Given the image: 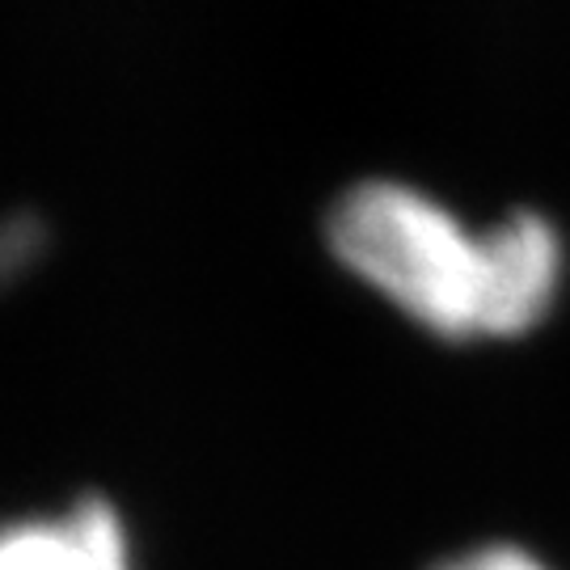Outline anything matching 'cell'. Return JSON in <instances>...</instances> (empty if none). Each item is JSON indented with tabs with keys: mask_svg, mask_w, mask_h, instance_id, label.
Here are the masks:
<instances>
[{
	"mask_svg": "<svg viewBox=\"0 0 570 570\" xmlns=\"http://www.w3.org/2000/svg\"><path fill=\"white\" fill-rule=\"evenodd\" d=\"M330 245L389 305L440 338H520L550 317L562 287V237L546 216L515 212L469 228L456 212L402 183L346 190Z\"/></svg>",
	"mask_w": 570,
	"mask_h": 570,
	"instance_id": "obj_1",
	"label": "cell"
},
{
	"mask_svg": "<svg viewBox=\"0 0 570 570\" xmlns=\"http://www.w3.org/2000/svg\"><path fill=\"white\" fill-rule=\"evenodd\" d=\"M440 570H550L541 558H532L529 550H515V546H482V550H469L461 558L444 562Z\"/></svg>",
	"mask_w": 570,
	"mask_h": 570,
	"instance_id": "obj_3",
	"label": "cell"
},
{
	"mask_svg": "<svg viewBox=\"0 0 570 570\" xmlns=\"http://www.w3.org/2000/svg\"><path fill=\"white\" fill-rule=\"evenodd\" d=\"M0 570H131L122 520L102 499L0 529Z\"/></svg>",
	"mask_w": 570,
	"mask_h": 570,
	"instance_id": "obj_2",
	"label": "cell"
}]
</instances>
